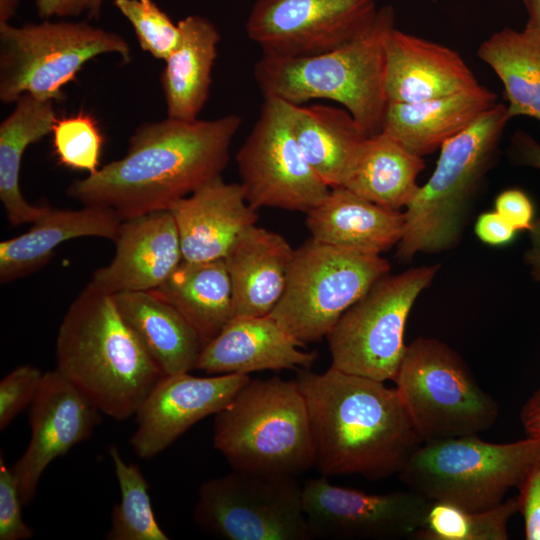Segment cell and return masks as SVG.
<instances>
[{
	"instance_id": "obj_1",
	"label": "cell",
	"mask_w": 540,
	"mask_h": 540,
	"mask_svg": "<svg viewBox=\"0 0 540 540\" xmlns=\"http://www.w3.org/2000/svg\"><path fill=\"white\" fill-rule=\"evenodd\" d=\"M236 114L214 120L167 117L139 125L126 154L73 181L67 195L83 205L112 208L122 219L169 210L221 176L241 126Z\"/></svg>"
},
{
	"instance_id": "obj_2",
	"label": "cell",
	"mask_w": 540,
	"mask_h": 540,
	"mask_svg": "<svg viewBox=\"0 0 540 540\" xmlns=\"http://www.w3.org/2000/svg\"><path fill=\"white\" fill-rule=\"evenodd\" d=\"M321 475L380 480L398 474L422 444L396 390L384 382L330 367L300 369Z\"/></svg>"
},
{
	"instance_id": "obj_3",
	"label": "cell",
	"mask_w": 540,
	"mask_h": 540,
	"mask_svg": "<svg viewBox=\"0 0 540 540\" xmlns=\"http://www.w3.org/2000/svg\"><path fill=\"white\" fill-rule=\"evenodd\" d=\"M55 355L56 370L100 413L120 421L135 416L164 375L114 296L91 283L64 315Z\"/></svg>"
},
{
	"instance_id": "obj_4",
	"label": "cell",
	"mask_w": 540,
	"mask_h": 540,
	"mask_svg": "<svg viewBox=\"0 0 540 540\" xmlns=\"http://www.w3.org/2000/svg\"><path fill=\"white\" fill-rule=\"evenodd\" d=\"M394 27L393 7L383 6L369 32L335 50L295 58L262 54L254 79L264 98L297 105L331 100L348 110L369 136L377 134L388 105L385 40Z\"/></svg>"
},
{
	"instance_id": "obj_5",
	"label": "cell",
	"mask_w": 540,
	"mask_h": 540,
	"mask_svg": "<svg viewBox=\"0 0 540 540\" xmlns=\"http://www.w3.org/2000/svg\"><path fill=\"white\" fill-rule=\"evenodd\" d=\"M213 445L244 472L295 477L315 467L304 395L296 380H250L214 415Z\"/></svg>"
},
{
	"instance_id": "obj_6",
	"label": "cell",
	"mask_w": 540,
	"mask_h": 540,
	"mask_svg": "<svg viewBox=\"0 0 540 540\" xmlns=\"http://www.w3.org/2000/svg\"><path fill=\"white\" fill-rule=\"evenodd\" d=\"M510 119L507 105L498 102L441 146L432 175L404 212L405 229L396 252L400 261L459 243L471 200L495 161Z\"/></svg>"
},
{
	"instance_id": "obj_7",
	"label": "cell",
	"mask_w": 540,
	"mask_h": 540,
	"mask_svg": "<svg viewBox=\"0 0 540 540\" xmlns=\"http://www.w3.org/2000/svg\"><path fill=\"white\" fill-rule=\"evenodd\" d=\"M540 456V440L490 443L477 435L423 442L398 472L409 490L429 501L471 511L493 508L517 488Z\"/></svg>"
},
{
	"instance_id": "obj_8",
	"label": "cell",
	"mask_w": 540,
	"mask_h": 540,
	"mask_svg": "<svg viewBox=\"0 0 540 540\" xmlns=\"http://www.w3.org/2000/svg\"><path fill=\"white\" fill-rule=\"evenodd\" d=\"M394 382L422 443L478 435L498 419L497 401L438 339L418 337L407 345Z\"/></svg>"
},
{
	"instance_id": "obj_9",
	"label": "cell",
	"mask_w": 540,
	"mask_h": 540,
	"mask_svg": "<svg viewBox=\"0 0 540 540\" xmlns=\"http://www.w3.org/2000/svg\"><path fill=\"white\" fill-rule=\"evenodd\" d=\"M118 54L131 61L129 43L88 21L0 24V101L15 103L23 94L61 102L63 88L93 58Z\"/></svg>"
},
{
	"instance_id": "obj_10",
	"label": "cell",
	"mask_w": 540,
	"mask_h": 540,
	"mask_svg": "<svg viewBox=\"0 0 540 540\" xmlns=\"http://www.w3.org/2000/svg\"><path fill=\"white\" fill-rule=\"evenodd\" d=\"M389 270L380 255L310 238L294 250L284 292L269 316L302 346L319 341Z\"/></svg>"
},
{
	"instance_id": "obj_11",
	"label": "cell",
	"mask_w": 540,
	"mask_h": 540,
	"mask_svg": "<svg viewBox=\"0 0 540 540\" xmlns=\"http://www.w3.org/2000/svg\"><path fill=\"white\" fill-rule=\"evenodd\" d=\"M438 264L384 276L339 318L326 336L331 366L378 381H394L406 347L410 311L439 271Z\"/></svg>"
},
{
	"instance_id": "obj_12",
	"label": "cell",
	"mask_w": 540,
	"mask_h": 540,
	"mask_svg": "<svg viewBox=\"0 0 540 540\" xmlns=\"http://www.w3.org/2000/svg\"><path fill=\"white\" fill-rule=\"evenodd\" d=\"M193 520L226 540L313 539L295 477L239 470L201 484Z\"/></svg>"
},
{
	"instance_id": "obj_13",
	"label": "cell",
	"mask_w": 540,
	"mask_h": 540,
	"mask_svg": "<svg viewBox=\"0 0 540 540\" xmlns=\"http://www.w3.org/2000/svg\"><path fill=\"white\" fill-rule=\"evenodd\" d=\"M248 204L307 213L329 188L305 159L291 126V103L267 97L259 118L236 154Z\"/></svg>"
},
{
	"instance_id": "obj_14",
	"label": "cell",
	"mask_w": 540,
	"mask_h": 540,
	"mask_svg": "<svg viewBox=\"0 0 540 540\" xmlns=\"http://www.w3.org/2000/svg\"><path fill=\"white\" fill-rule=\"evenodd\" d=\"M377 12L375 0H256L245 28L262 54L307 57L362 37Z\"/></svg>"
},
{
	"instance_id": "obj_15",
	"label": "cell",
	"mask_w": 540,
	"mask_h": 540,
	"mask_svg": "<svg viewBox=\"0 0 540 540\" xmlns=\"http://www.w3.org/2000/svg\"><path fill=\"white\" fill-rule=\"evenodd\" d=\"M302 496L313 538L412 536L423 527L430 505L411 490L371 494L332 484L323 475L308 480Z\"/></svg>"
},
{
	"instance_id": "obj_16",
	"label": "cell",
	"mask_w": 540,
	"mask_h": 540,
	"mask_svg": "<svg viewBox=\"0 0 540 540\" xmlns=\"http://www.w3.org/2000/svg\"><path fill=\"white\" fill-rule=\"evenodd\" d=\"M250 380L247 374L163 375L135 414L137 427L129 439L134 453L141 459L160 454L194 424L222 410Z\"/></svg>"
},
{
	"instance_id": "obj_17",
	"label": "cell",
	"mask_w": 540,
	"mask_h": 540,
	"mask_svg": "<svg viewBox=\"0 0 540 540\" xmlns=\"http://www.w3.org/2000/svg\"><path fill=\"white\" fill-rule=\"evenodd\" d=\"M99 413L56 369L44 373L30 405V441L12 466L24 506L35 498L46 468L91 436L99 424Z\"/></svg>"
},
{
	"instance_id": "obj_18",
	"label": "cell",
	"mask_w": 540,
	"mask_h": 540,
	"mask_svg": "<svg viewBox=\"0 0 540 540\" xmlns=\"http://www.w3.org/2000/svg\"><path fill=\"white\" fill-rule=\"evenodd\" d=\"M111 262L94 271L90 281L109 294L151 291L182 262L175 220L169 210L123 219Z\"/></svg>"
},
{
	"instance_id": "obj_19",
	"label": "cell",
	"mask_w": 540,
	"mask_h": 540,
	"mask_svg": "<svg viewBox=\"0 0 540 540\" xmlns=\"http://www.w3.org/2000/svg\"><path fill=\"white\" fill-rule=\"evenodd\" d=\"M385 57L388 102L425 101L480 85L455 50L395 27L386 36Z\"/></svg>"
},
{
	"instance_id": "obj_20",
	"label": "cell",
	"mask_w": 540,
	"mask_h": 540,
	"mask_svg": "<svg viewBox=\"0 0 540 540\" xmlns=\"http://www.w3.org/2000/svg\"><path fill=\"white\" fill-rule=\"evenodd\" d=\"M169 211L183 260L189 262L223 259L240 233L257 220L241 184L227 183L222 176L176 201Z\"/></svg>"
},
{
	"instance_id": "obj_21",
	"label": "cell",
	"mask_w": 540,
	"mask_h": 540,
	"mask_svg": "<svg viewBox=\"0 0 540 540\" xmlns=\"http://www.w3.org/2000/svg\"><path fill=\"white\" fill-rule=\"evenodd\" d=\"M301 347L269 315L235 316L203 347L195 369L216 375L309 369L316 353Z\"/></svg>"
},
{
	"instance_id": "obj_22",
	"label": "cell",
	"mask_w": 540,
	"mask_h": 540,
	"mask_svg": "<svg viewBox=\"0 0 540 540\" xmlns=\"http://www.w3.org/2000/svg\"><path fill=\"white\" fill-rule=\"evenodd\" d=\"M294 249L278 233L246 228L223 258L232 286L235 316H267L285 289Z\"/></svg>"
},
{
	"instance_id": "obj_23",
	"label": "cell",
	"mask_w": 540,
	"mask_h": 540,
	"mask_svg": "<svg viewBox=\"0 0 540 540\" xmlns=\"http://www.w3.org/2000/svg\"><path fill=\"white\" fill-rule=\"evenodd\" d=\"M497 103V94L482 85L425 101L388 102L381 131L424 157L441 148Z\"/></svg>"
},
{
	"instance_id": "obj_24",
	"label": "cell",
	"mask_w": 540,
	"mask_h": 540,
	"mask_svg": "<svg viewBox=\"0 0 540 540\" xmlns=\"http://www.w3.org/2000/svg\"><path fill=\"white\" fill-rule=\"evenodd\" d=\"M123 219L112 208L84 205L78 210L50 208L27 232L0 243V280L8 283L43 267L62 243L82 237L115 242Z\"/></svg>"
},
{
	"instance_id": "obj_25",
	"label": "cell",
	"mask_w": 540,
	"mask_h": 540,
	"mask_svg": "<svg viewBox=\"0 0 540 540\" xmlns=\"http://www.w3.org/2000/svg\"><path fill=\"white\" fill-rule=\"evenodd\" d=\"M306 225L311 238L317 241L380 255L401 240L405 214L366 200L344 187H335L307 212Z\"/></svg>"
},
{
	"instance_id": "obj_26",
	"label": "cell",
	"mask_w": 540,
	"mask_h": 540,
	"mask_svg": "<svg viewBox=\"0 0 540 540\" xmlns=\"http://www.w3.org/2000/svg\"><path fill=\"white\" fill-rule=\"evenodd\" d=\"M177 24L179 41L164 60L161 86L167 117L193 121L208 99L221 37L216 26L200 15L187 16Z\"/></svg>"
},
{
	"instance_id": "obj_27",
	"label": "cell",
	"mask_w": 540,
	"mask_h": 540,
	"mask_svg": "<svg viewBox=\"0 0 540 540\" xmlns=\"http://www.w3.org/2000/svg\"><path fill=\"white\" fill-rule=\"evenodd\" d=\"M113 296L122 317L164 375L195 369L204 346L180 312L153 291Z\"/></svg>"
},
{
	"instance_id": "obj_28",
	"label": "cell",
	"mask_w": 540,
	"mask_h": 540,
	"mask_svg": "<svg viewBox=\"0 0 540 540\" xmlns=\"http://www.w3.org/2000/svg\"><path fill=\"white\" fill-rule=\"evenodd\" d=\"M424 168L423 157L381 131L362 142L341 187L380 206L400 210L417 194V178Z\"/></svg>"
},
{
	"instance_id": "obj_29",
	"label": "cell",
	"mask_w": 540,
	"mask_h": 540,
	"mask_svg": "<svg viewBox=\"0 0 540 540\" xmlns=\"http://www.w3.org/2000/svg\"><path fill=\"white\" fill-rule=\"evenodd\" d=\"M291 126L310 167L329 187H341L362 142L369 137L345 108L291 103Z\"/></svg>"
},
{
	"instance_id": "obj_30",
	"label": "cell",
	"mask_w": 540,
	"mask_h": 540,
	"mask_svg": "<svg viewBox=\"0 0 540 540\" xmlns=\"http://www.w3.org/2000/svg\"><path fill=\"white\" fill-rule=\"evenodd\" d=\"M198 333L203 346L235 317L231 281L224 259L184 261L156 289Z\"/></svg>"
},
{
	"instance_id": "obj_31",
	"label": "cell",
	"mask_w": 540,
	"mask_h": 540,
	"mask_svg": "<svg viewBox=\"0 0 540 540\" xmlns=\"http://www.w3.org/2000/svg\"><path fill=\"white\" fill-rule=\"evenodd\" d=\"M54 103L23 94L0 124V200L12 225L33 223L51 208L25 200L20 171L26 148L52 132L58 119Z\"/></svg>"
},
{
	"instance_id": "obj_32",
	"label": "cell",
	"mask_w": 540,
	"mask_h": 540,
	"mask_svg": "<svg viewBox=\"0 0 540 540\" xmlns=\"http://www.w3.org/2000/svg\"><path fill=\"white\" fill-rule=\"evenodd\" d=\"M477 55L501 80L510 118L540 121V34L504 28L483 41Z\"/></svg>"
},
{
	"instance_id": "obj_33",
	"label": "cell",
	"mask_w": 540,
	"mask_h": 540,
	"mask_svg": "<svg viewBox=\"0 0 540 540\" xmlns=\"http://www.w3.org/2000/svg\"><path fill=\"white\" fill-rule=\"evenodd\" d=\"M518 512L516 497L482 511H471L449 503L430 501L424 525L412 535V538L506 540L509 538V520Z\"/></svg>"
},
{
	"instance_id": "obj_34",
	"label": "cell",
	"mask_w": 540,
	"mask_h": 540,
	"mask_svg": "<svg viewBox=\"0 0 540 540\" xmlns=\"http://www.w3.org/2000/svg\"><path fill=\"white\" fill-rule=\"evenodd\" d=\"M120 502L114 505L107 540H169L154 515L149 484L141 470L127 463L116 446L109 447Z\"/></svg>"
},
{
	"instance_id": "obj_35",
	"label": "cell",
	"mask_w": 540,
	"mask_h": 540,
	"mask_svg": "<svg viewBox=\"0 0 540 540\" xmlns=\"http://www.w3.org/2000/svg\"><path fill=\"white\" fill-rule=\"evenodd\" d=\"M51 133L59 164L88 175L98 171L104 138L92 115L80 111L58 118Z\"/></svg>"
},
{
	"instance_id": "obj_36",
	"label": "cell",
	"mask_w": 540,
	"mask_h": 540,
	"mask_svg": "<svg viewBox=\"0 0 540 540\" xmlns=\"http://www.w3.org/2000/svg\"><path fill=\"white\" fill-rule=\"evenodd\" d=\"M113 4L132 25L142 50L165 60L179 41L178 24L154 0H113Z\"/></svg>"
},
{
	"instance_id": "obj_37",
	"label": "cell",
	"mask_w": 540,
	"mask_h": 540,
	"mask_svg": "<svg viewBox=\"0 0 540 540\" xmlns=\"http://www.w3.org/2000/svg\"><path fill=\"white\" fill-rule=\"evenodd\" d=\"M44 373L32 365H20L0 381V430H5L33 402Z\"/></svg>"
},
{
	"instance_id": "obj_38",
	"label": "cell",
	"mask_w": 540,
	"mask_h": 540,
	"mask_svg": "<svg viewBox=\"0 0 540 540\" xmlns=\"http://www.w3.org/2000/svg\"><path fill=\"white\" fill-rule=\"evenodd\" d=\"M24 506L18 479L0 456V540H27L34 532L22 517Z\"/></svg>"
},
{
	"instance_id": "obj_39",
	"label": "cell",
	"mask_w": 540,
	"mask_h": 540,
	"mask_svg": "<svg viewBox=\"0 0 540 540\" xmlns=\"http://www.w3.org/2000/svg\"><path fill=\"white\" fill-rule=\"evenodd\" d=\"M516 496L527 540H540V456L531 464Z\"/></svg>"
},
{
	"instance_id": "obj_40",
	"label": "cell",
	"mask_w": 540,
	"mask_h": 540,
	"mask_svg": "<svg viewBox=\"0 0 540 540\" xmlns=\"http://www.w3.org/2000/svg\"><path fill=\"white\" fill-rule=\"evenodd\" d=\"M495 211L517 232L529 231L535 220L531 198L521 189L510 188L499 193L494 201Z\"/></svg>"
},
{
	"instance_id": "obj_41",
	"label": "cell",
	"mask_w": 540,
	"mask_h": 540,
	"mask_svg": "<svg viewBox=\"0 0 540 540\" xmlns=\"http://www.w3.org/2000/svg\"><path fill=\"white\" fill-rule=\"evenodd\" d=\"M104 0H36L37 14L43 19L67 18L85 15L98 20Z\"/></svg>"
},
{
	"instance_id": "obj_42",
	"label": "cell",
	"mask_w": 540,
	"mask_h": 540,
	"mask_svg": "<svg viewBox=\"0 0 540 540\" xmlns=\"http://www.w3.org/2000/svg\"><path fill=\"white\" fill-rule=\"evenodd\" d=\"M474 231L480 241L494 247L509 245L517 232L495 210L481 213L475 222Z\"/></svg>"
},
{
	"instance_id": "obj_43",
	"label": "cell",
	"mask_w": 540,
	"mask_h": 540,
	"mask_svg": "<svg viewBox=\"0 0 540 540\" xmlns=\"http://www.w3.org/2000/svg\"><path fill=\"white\" fill-rule=\"evenodd\" d=\"M509 150L516 163L540 170V144L526 132L518 130L513 134Z\"/></svg>"
},
{
	"instance_id": "obj_44",
	"label": "cell",
	"mask_w": 540,
	"mask_h": 540,
	"mask_svg": "<svg viewBox=\"0 0 540 540\" xmlns=\"http://www.w3.org/2000/svg\"><path fill=\"white\" fill-rule=\"evenodd\" d=\"M519 419L526 436L540 440V387L522 405Z\"/></svg>"
},
{
	"instance_id": "obj_45",
	"label": "cell",
	"mask_w": 540,
	"mask_h": 540,
	"mask_svg": "<svg viewBox=\"0 0 540 540\" xmlns=\"http://www.w3.org/2000/svg\"><path fill=\"white\" fill-rule=\"evenodd\" d=\"M528 232L530 246L524 253V262L529 267L532 279L540 283V216L535 218Z\"/></svg>"
},
{
	"instance_id": "obj_46",
	"label": "cell",
	"mask_w": 540,
	"mask_h": 540,
	"mask_svg": "<svg viewBox=\"0 0 540 540\" xmlns=\"http://www.w3.org/2000/svg\"><path fill=\"white\" fill-rule=\"evenodd\" d=\"M528 13L526 29L540 34V0H523Z\"/></svg>"
},
{
	"instance_id": "obj_47",
	"label": "cell",
	"mask_w": 540,
	"mask_h": 540,
	"mask_svg": "<svg viewBox=\"0 0 540 540\" xmlns=\"http://www.w3.org/2000/svg\"><path fill=\"white\" fill-rule=\"evenodd\" d=\"M19 0H0V24L9 23L14 17Z\"/></svg>"
},
{
	"instance_id": "obj_48",
	"label": "cell",
	"mask_w": 540,
	"mask_h": 540,
	"mask_svg": "<svg viewBox=\"0 0 540 540\" xmlns=\"http://www.w3.org/2000/svg\"><path fill=\"white\" fill-rule=\"evenodd\" d=\"M435 1V0H434Z\"/></svg>"
}]
</instances>
